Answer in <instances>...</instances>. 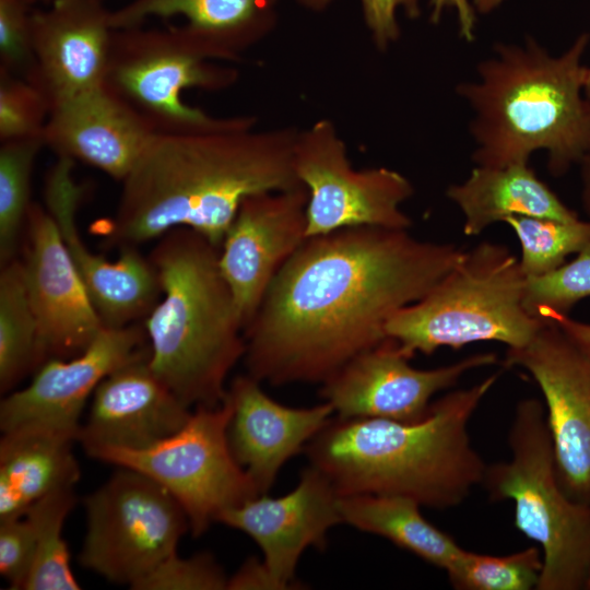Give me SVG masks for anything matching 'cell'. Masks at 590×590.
<instances>
[{
	"label": "cell",
	"mask_w": 590,
	"mask_h": 590,
	"mask_svg": "<svg viewBox=\"0 0 590 590\" xmlns=\"http://www.w3.org/2000/svg\"><path fill=\"white\" fill-rule=\"evenodd\" d=\"M462 255L409 229L361 226L308 237L245 328L248 375L272 386L323 384L384 341L388 320L428 293Z\"/></svg>",
	"instance_id": "cell-1"
},
{
	"label": "cell",
	"mask_w": 590,
	"mask_h": 590,
	"mask_svg": "<svg viewBox=\"0 0 590 590\" xmlns=\"http://www.w3.org/2000/svg\"><path fill=\"white\" fill-rule=\"evenodd\" d=\"M157 133L121 181L109 243L138 246L177 227L221 247L250 196L303 186L294 169L295 127Z\"/></svg>",
	"instance_id": "cell-2"
},
{
	"label": "cell",
	"mask_w": 590,
	"mask_h": 590,
	"mask_svg": "<svg viewBox=\"0 0 590 590\" xmlns=\"http://www.w3.org/2000/svg\"><path fill=\"white\" fill-rule=\"evenodd\" d=\"M498 376L448 392L414 422L331 418L304 452L340 496L393 495L433 509L457 507L483 482L487 464L468 425Z\"/></svg>",
	"instance_id": "cell-3"
},
{
	"label": "cell",
	"mask_w": 590,
	"mask_h": 590,
	"mask_svg": "<svg viewBox=\"0 0 590 590\" xmlns=\"http://www.w3.org/2000/svg\"><path fill=\"white\" fill-rule=\"evenodd\" d=\"M589 43L590 34L581 33L560 55L533 37L494 45L493 56L477 64L476 79L456 88L473 111L476 165L527 164L542 150L548 172L558 177L590 155L582 62Z\"/></svg>",
	"instance_id": "cell-4"
},
{
	"label": "cell",
	"mask_w": 590,
	"mask_h": 590,
	"mask_svg": "<svg viewBox=\"0 0 590 590\" xmlns=\"http://www.w3.org/2000/svg\"><path fill=\"white\" fill-rule=\"evenodd\" d=\"M162 299L143 319L155 375L189 408L221 405L226 380L245 356V327L220 268V248L174 228L150 257Z\"/></svg>",
	"instance_id": "cell-5"
},
{
	"label": "cell",
	"mask_w": 590,
	"mask_h": 590,
	"mask_svg": "<svg viewBox=\"0 0 590 590\" xmlns=\"http://www.w3.org/2000/svg\"><path fill=\"white\" fill-rule=\"evenodd\" d=\"M526 281L506 246L483 241L463 251L422 298L398 310L386 324V335L410 358L482 341L522 347L545 323L523 307Z\"/></svg>",
	"instance_id": "cell-6"
},
{
	"label": "cell",
	"mask_w": 590,
	"mask_h": 590,
	"mask_svg": "<svg viewBox=\"0 0 590 590\" xmlns=\"http://www.w3.org/2000/svg\"><path fill=\"white\" fill-rule=\"evenodd\" d=\"M508 445L510 458L487 464L482 485L491 500L514 503L515 527L539 544L536 590H590V504L570 499L558 482L541 401L517 404Z\"/></svg>",
	"instance_id": "cell-7"
},
{
	"label": "cell",
	"mask_w": 590,
	"mask_h": 590,
	"mask_svg": "<svg viewBox=\"0 0 590 590\" xmlns=\"http://www.w3.org/2000/svg\"><path fill=\"white\" fill-rule=\"evenodd\" d=\"M216 52L186 25L115 30L105 83L140 111L158 133H191L240 126L255 116H212L184 102L187 88L219 92L239 71L221 66Z\"/></svg>",
	"instance_id": "cell-8"
},
{
	"label": "cell",
	"mask_w": 590,
	"mask_h": 590,
	"mask_svg": "<svg viewBox=\"0 0 590 590\" xmlns=\"http://www.w3.org/2000/svg\"><path fill=\"white\" fill-rule=\"evenodd\" d=\"M231 415L226 396L219 406H197L178 432L148 448L101 447L86 453L158 483L185 510L191 534L199 536L222 511L260 495L229 448Z\"/></svg>",
	"instance_id": "cell-9"
},
{
	"label": "cell",
	"mask_w": 590,
	"mask_h": 590,
	"mask_svg": "<svg viewBox=\"0 0 590 590\" xmlns=\"http://www.w3.org/2000/svg\"><path fill=\"white\" fill-rule=\"evenodd\" d=\"M83 504L86 533L79 563L131 589L176 553L190 530L185 510L170 493L128 468L119 467Z\"/></svg>",
	"instance_id": "cell-10"
},
{
	"label": "cell",
	"mask_w": 590,
	"mask_h": 590,
	"mask_svg": "<svg viewBox=\"0 0 590 590\" xmlns=\"http://www.w3.org/2000/svg\"><path fill=\"white\" fill-rule=\"evenodd\" d=\"M294 169L308 191L307 238L350 227L412 226L401 210L414 193L411 181L387 167L353 168L346 144L329 119L298 130Z\"/></svg>",
	"instance_id": "cell-11"
},
{
	"label": "cell",
	"mask_w": 590,
	"mask_h": 590,
	"mask_svg": "<svg viewBox=\"0 0 590 590\" xmlns=\"http://www.w3.org/2000/svg\"><path fill=\"white\" fill-rule=\"evenodd\" d=\"M504 363L540 388L558 482L570 499L590 504V353L546 320L527 345L507 349Z\"/></svg>",
	"instance_id": "cell-12"
},
{
	"label": "cell",
	"mask_w": 590,
	"mask_h": 590,
	"mask_svg": "<svg viewBox=\"0 0 590 590\" xmlns=\"http://www.w3.org/2000/svg\"><path fill=\"white\" fill-rule=\"evenodd\" d=\"M143 326L104 327L91 344L69 358H49L24 388L0 404L2 433L38 429L78 439L81 416L101 381L120 366L149 354Z\"/></svg>",
	"instance_id": "cell-13"
},
{
	"label": "cell",
	"mask_w": 590,
	"mask_h": 590,
	"mask_svg": "<svg viewBox=\"0 0 590 590\" xmlns=\"http://www.w3.org/2000/svg\"><path fill=\"white\" fill-rule=\"evenodd\" d=\"M397 341L386 338L359 353L321 384L320 396L340 418H423L432 398L469 370L493 365L495 353H476L432 369L414 368Z\"/></svg>",
	"instance_id": "cell-14"
},
{
	"label": "cell",
	"mask_w": 590,
	"mask_h": 590,
	"mask_svg": "<svg viewBox=\"0 0 590 590\" xmlns=\"http://www.w3.org/2000/svg\"><path fill=\"white\" fill-rule=\"evenodd\" d=\"M74 161L57 157L45 181V206L54 217L88 296L105 327L144 319L162 295L157 271L137 246H122L117 259L92 251L83 241L76 213L84 187L73 175Z\"/></svg>",
	"instance_id": "cell-15"
},
{
	"label": "cell",
	"mask_w": 590,
	"mask_h": 590,
	"mask_svg": "<svg viewBox=\"0 0 590 590\" xmlns=\"http://www.w3.org/2000/svg\"><path fill=\"white\" fill-rule=\"evenodd\" d=\"M22 260L38 327L39 366L82 353L105 327L47 210L32 203Z\"/></svg>",
	"instance_id": "cell-16"
},
{
	"label": "cell",
	"mask_w": 590,
	"mask_h": 590,
	"mask_svg": "<svg viewBox=\"0 0 590 590\" xmlns=\"http://www.w3.org/2000/svg\"><path fill=\"white\" fill-rule=\"evenodd\" d=\"M304 186L257 193L240 204L220 247V268L246 328L283 264L307 239Z\"/></svg>",
	"instance_id": "cell-17"
},
{
	"label": "cell",
	"mask_w": 590,
	"mask_h": 590,
	"mask_svg": "<svg viewBox=\"0 0 590 590\" xmlns=\"http://www.w3.org/2000/svg\"><path fill=\"white\" fill-rule=\"evenodd\" d=\"M339 497L328 477L309 465L286 495H258L222 511L216 522L248 534L257 543L271 589L295 588L303 552L309 546L324 550L329 529L343 523Z\"/></svg>",
	"instance_id": "cell-18"
},
{
	"label": "cell",
	"mask_w": 590,
	"mask_h": 590,
	"mask_svg": "<svg viewBox=\"0 0 590 590\" xmlns=\"http://www.w3.org/2000/svg\"><path fill=\"white\" fill-rule=\"evenodd\" d=\"M148 119L105 82L51 107L45 148L122 181L157 135Z\"/></svg>",
	"instance_id": "cell-19"
},
{
	"label": "cell",
	"mask_w": 590,
	"mask_h": 590,
	"mask_svg": "<svg viewBox=\"0 0 590 590\" xmlns=\"http://www.w3.org/2000/svg\"><path fill=\"white\" fill-rule=\"evenodd\" d=\"M104 0H51L31 11V83L56 104L105 82L114 27Z\"/></svg>",
	"instance_id": "cell-20"
},
{
	"label": "cell",
	"mask_w": 590,
	"mask_h": 590,
	"mask_svg": "<svg viewBox=\"0 0 590 590\" xmlns=\"http://www.w3.org/2000/svg\"><path fill=\"white\" fill-rule=\"evenodd\" d=\"M150 353L115 369L95 389L76 439L86 452L101 447L144 449L190 418V408L150 367Z\"/></svg>",
	"instance_id": "cell-21"
},
{
	"label": "cell",
	"mask_w": 590,
	"mask_h": 590,
	"mask_svg": "<svg viewBox=\"0 0 590 590\" xmlns=\"http://www.w3.org/2000/svg\"><path fill=\"white\" fill-rule=\"evenodd\" d=\"M227 398L229 448L260 495L269 492L284 463L304 451L334 413L326 401L311 408L283 405L248 374L232 380Z\"/></svg>",
	"instance_id": "cell-22"
},
{
	"label": "cell",
	"mask_w": 590,
	"mask_h": 590,
	"mask_svg": "<svg viewBox=\"0 0 590 590\" xmlns=\"http://www.w3.org/2000/svg\"><path fill=\"white\" fill-rule=\"evenodd\" d=\"M276 7L278 0H131L111 11L110 22L120 30L143 25L151 17L180 15L221 61L237 62L274 30Z\"/></svg>",
	"instance_id": "cell-23"
},
{
	"label": "cell",
	"mask_w": 590,
	"mask_h": 590,
	"mask_svg": "<svg viewBox=\"0 0 590 590\" xmlns=\"http://www.w3.org/2000/svg\"><path fill=\"white\" fill-rule=\"evenodd\" d=\"M447 197L464 215L463 232L475 236L509 216L576 221L578 215L535 174L529 164L502 167L476 165Z\"/></svg>",
	"instance_id": "cell-24"
},
{
	"label": "cell",
	"mask_w": 590,
	"mask_h": 590,
	"mask_svg": "<svg viewBox=\"0 0 590 590\" xmlns=\"http://www.w3.org/2000/svg\"><path fill=\"white\" fill-rule=\"evenodd\" d=\"M73 439L38 429L3 433L0 441V521L23 517L43 497L74 488L80 468Z\"/></svg>",
	"instance_id": "cell-25"
},
{
	"label": "cell",
	"mask_w": 590,
	"mask_h": 590,
	"mask_svg": "<svg viewBox=\"0 0 590 590\" xmlns=\"http://www.w3.org/2000/svg\"><path fill=\"white\" fill-rule=\"evenodd\" d=\"M416 500L403 496L359 494L339 497L343 522L386 538L446 571L463 547L426 520Z\"/></svg>",
	"instance_id": "cell-26"
},
{
	"label": "cell",
	"mask_w": 590,
	"mask_h": 590,
	"mask_svg": "<svg viewBox=\"0 0 590 590\" xmlns=\"http://www.w3.org/2000/svg\"><path fill=\"white\" fill-rule=\"evenodd\" d=\"M39 367L38 327L27 295L24 267L15 258L0 272V390L7 393Z\"/></svg>",
	"instance_id": "cell-27"
},
{
	"label": "cell",
	"mask_w": 590,
	"mask_h": 590,
	"mask_svg": "<svg viewBox=\"0 0 590 590\" xmlns=\"http://www.w3.org/2000/svg\"><path fill=\"white\" fill-rule=\"evenodd\" d=\"M75 500L74 488L60 489L36 502L24 515L35 533V557L24 589H81L71 570L68 545L62 536L63 523Z\"/></svg>",
	"instance_id": "cell-28"
},
{
	"label": "cell",
	"mask_w": 590,
	"mask_h": 590,
	"mask_svg": "<svg viewBox=\"0 0 590 590\" xmlns=\"http://www.w3.org/2000/svg\"><path fill=\"white\" fill-rule=\"evenodd\" d=\"M45 148L43 137L1 142L0 145V263L15 259L21 233L32 206L35 161Z\"/></svg>",
	"instance_id": "cell-29"
},
{
	"label": "cell",
	"mask_w": 590,
	"mask_h": 590,
	"mask_svg": "<svg viewBox=\"0 0 590 590\" xmlns=\"http://www.w3.org/2000/svg\"><path fill=\"white\" fill-rule=\"evenodd\" d=\"M516 233L519 260L527 278L554 271L590 240V220L558 221L546 217L509 216L505 221Z\"/></svg>",
	"instance_id": "cell-30"
},
{
	"label": "cell",
	"mask_w": 590,
	"mask_h": 590,
	"mask_svg": "<svg viewBox=\"0 0 590 590\" xmlns=\"http://www.w3.org/2000/svg\"><path fill=\"white\" fill-rule=\"evenodd\" d=\"M542 567L538 546L504 556L463 548L446 573L458 590H531L538 587Z\"/></svg>",
	"instance_id": "cell-31"
},
{
	"label": "cell",
	"mask_w": 590,
	"mask_h": 590,
	"mask_svg": "<svg viewBox=\"0 0 590 590\" xmlns=\"http://www.w3.org/2000/svg\"><path fill=\"white\" fill-rule=\"evenodd\" d=\"M590 297V240L576 258L541 276L527 278L523 307L532 317L568 315L581 299Z\"/></svg>",
	"instance_id": "cell-32"
},
{
	"label": "cell",
	"mask_w": 590,
	"mask_h": 590,
	"mask_svg": "<svg viewBox=\"0 0 590 590\" xmlns=\"http://www.w3.org/2000/svg\"><path fill=\"white\" fill-rule=\"evenodd\" d=\"M50 113L44 93L0 67V141L43 137Z\"/></svg>",
	"instance_id": "cell-33"
},
{
	"label": "cell",
	"mask_w": 590,
	"mask_h": 590,
	"mask_svg": "<svg viewBox=\"0 0 590 590\" xmlns=\"http://www.w3.org/2000/svg\"><path fill=\"white\" fill-rule=\"evenodd\" d=\"M228 577L209 553L181 557L174 553L160 563L134 590H221Z\"/></svg>",
	"instance_id": "cell-34"
},
{
	"label": "cell",
	"mask_w": 590,
	"mask_h": 590,
	"mask_svg": "<svg viewBox=\"0 0 590 590\" xmlns=\"http://www.w3.org/2000/svg\"><path fill=\"white\" fill-rule=\"evenodd\" d=\"M0 67L27 81L33 76L31 11L23 0H0Z\"/></svg>",
	"instance_id": "cell-35"
},
{
	"label": "cell",
	"mask_w": 590,
	"mask_h": 590,
	"mask_svg": "<svg viewBox=\"0 0 590 590\" xmlns=\"http://www.w3.org/2000/svg\"><path fill=\"white\" fill-rule=\"evenodd\" d=\"M35 557V533L25 517L0 521V573L10 589H24Z\"/></svg>",
	"instance_id": "cell-36"
},
{
	"label": "cell",
	"mask_w": 590,
	"mask_h": 590,
	"mask_svg": "<svg viewBox=\"0 0 590 590\" xmlns=\"http://www.w3.org/2000/svg\"><path fill=\"white\" fill-rule=\"evenodd\" d=\"M358 1L371 42L379 51H386L400 38L398 10L401 9L410 20H417L422 14L421 0Z\"/></svg>",
	"instance_id": "cell-37"
},
{
	"label": "cell",
	"mask_w": 590,
	"mask_h": 590,
	"mask_svg": "<svg viewBox=\"0 0 590 590\" xmlns=\"http://www.w3.org/2000/svg\"><path fill=\"white\" fill-rule=\"evenodd\" d=\"M429 21L437 24L445 10L453 9L458 17L459 35L465 42L475 38L476 12L471 0H429Z\"/></svg>",
	"instance_id": "cell-38"
},
{
	"label": "cell",
	"mask_w": 590,
	"mask_h": 590,
	"mask_svg": "<svg viewBox=\"0 0 590 590\" xmlns=\"http://www.w3.org/2000/svg\"><path fill=\"white\" fill-rule=\"evenodd\" d=\"M545 320L555 322L568 337L590 353V323L560 314H551Z\"/></svg>",
	"instance_id": "cell-39"
},
{
	"label": "cell",
	"mask_w": 590,
	"mask_h": 590,
	"mask_svg": "<svg viewBox=\"0 0 590 590\" xmlns=\"http://www.w3.org/2000/svg\"><path fill=\"white\" fill-rule=\"evenodd\" d=\"M579 166L581 177V203L583 211L590 220V155L586 156Z\"/></svg>",
	"instance_id": "cell-40"
},
{
	"label": "cell",
	"mask_w": 590,
	"mask_h": 590,
	"mask_svg": "<svg viewBox=\"0 0 590 590\" xmlns=\"http://www.w3.org/2000/svg\"><path fill=\"white\" fill-rule=\"evenodd\" d=\"M505 0H471L476 13L486 15L499 8Z\"/></svg>",
	"instance_id": "cell-41"
},
{
	"label": "cell",
	"mask_w": 590,
	"mask_h": 590,
	"mask_svg": "<svg viewBox=\"0 0 590 590\" xmlns=\"http://www.w3.org/2000/svg\"><path fill=\"white\" fill-rule=\"evenodd\" d=\"M300 7L312 11L322 12L328 9L334 0H294Z\"/></svg>",
	"instance_id": "cell-42"
},
{
	"label": "cell",
	"mask_w": 590,
	"mask_h": 590,
	"mask_svg": "<svg viewBox=\"0 0 590 590\" xmlns=\"http://www.w3.org/2000/svg\"><path fill=\"white\" fill-rule=\"evenodd\" d=\"M583 93H585L586 98L590 103V66H587V70H586Z\"/></svg>",
	"instance_id": "cell-43"
},
{
	"label": "cell",
	"mask_w": 590,
	"mask_h": 590,
	"mask_svg": "<svg viewBox=\"0 0 590 590\" xmlns=\"http://www.w3.org/2000/svg\"><path fill=\"white\" fill-rule=\"evenodd\" d=\"M27 7H32L36 3H50L51 0H23Z\"/></svg>",
	"instance_id": "cell-44"
}]
</instances>
